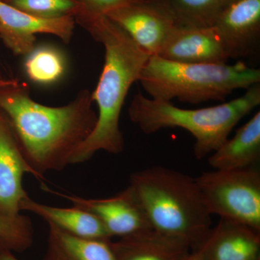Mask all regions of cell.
I'll return each mask as SVG.
<instances>
[{"label":"cell","mask_w":260,"mask_h":260,"mask_svg":"<svg viewBox=\"0 0 260 260\" xmlns=\"http://www.w3.org/2000/svg\"><path fill=\"white\" fill-rule=\"evenodd\" d=\"M169 17L174 25L211 27L232 0H149Z\"/></svg>","instance_id":"cell-18"},{"label":"cell","mask_w":260,"mask_h":260,"mask_svg":"<svg viewBox=\"0 0 260 260\" xmlns=\"http://www.w3.org/2000/svg\"><path fill=\"white\" fill-rule=\"evenodd\" d=\"M73 206L93 214L110 237H127L152 229L143 205L129 185L115 196L102 199H85L73 194L56 193Z\"/></svg>","instance_id":"cell-9"},{"label":"cell","mask_w":260,"mask_h":260,"mask_svg":"<svg viewBox=\"0 0 260 260\" xmlns=\"http://www.w3.org/2000/svg\"><path fill=\"white\" fill-rule=\"evenodd\" d=\"M106 15L150 56L158 55L175 25L172 19L149 0L129 3Z\"/></svg>","instance_id":"cell-11"},{"label":"cell","mask_w":260,"mask_h":260,"mask_svg":"<svg viewBox=\"0 0 260 260\" xmlns=\"http://www.w3.org/2000/svg\"><path fill=\"white\" fill-rule=\"evenodd\" d=\"M156 232L198 251L212 229V215L194 179L169 168L152 167L130 175L129 184Z\"/></svg>","instance_id":"cell-3"},{"label":"cell","mask_w":260,"mask_h":260,"mask_svg":"<svg viewBox=\"0 0 260 260\" xmlns=\"http://www.w3.org/2000/svg\"><path fill=\"white\" fill-rule=\"evenodd\" d=\"M194 253L201 260H260V232L220 218Z\"/></svg>","instance_id":"cell-13"},{"label":"cell","mask_w":260,"mask_h":260,"mask_svg":"<svg viewBox=\"0 0 260 260\" xmlns=\"http://www.w3.org/2000/svg\"><path fill=\"white\" fill-rule=\"evenodd\" d=\"M34 235L29 217L22 214L15 217L0 215V249L23 252L32 246Z\"/></svg>","instance_id":"cell-20"},{"label":"cell","mask_w":260,"mask_h":260,"mask_svg":"<svg viewBox=\"0 0 260 260\" xmlns=\"http://www.w3.org/2000/svg\"><path fill=\"white\" fill-rule=\"evenodd\" d=\"M92 93L84 89L69 104L52 107L30 95L26 83L0 79V111L9 119L25 159L39 179L49 172H60L77 149L90 136L98 115Z\"/></svg>","instance_id":"cell-1"},{"label":"cell","mask_w":260,"mask_h":260,"mask_svg":"<svg viewBox=\"0 0 260 260\" xmlns=\"http://www.w3.org/2000/svg\"><path fill=\"white\" fill-rule=\"evenodd\" d=\"M72 16L38 18L0 0V40L15 55H28L35 49L37 34H51L65 44L71 41L75 26Z\"/></svg>","instance_id":"cell-8"},{"label":"cell","mask_w":260,"mask_h":260,"mask_svg":"<svg viewBox=\"0 0 260 260\" xmlns=\"http://www.w3.org/2000/svg\"><path fill=\"white\" fill-rule=\"evenodd\" d=\"M138 81L151 99L198 104L223 102L238 89L260 83V70L243 61L234 64H187L151 56Z\"/></svg>","instance_id":"cell-5"},{"label":"cell","mask_w":260,"mask_h":260,"mask_svg":"<svg viewBox=\"0 0 260 260\" xmlns=\"http://www.w3.org/2000/svg\"><path fill=\"white\" fill-rule=\"evenodd\" d=\"M260 160V112L236 132L208 158L215 170H237L255 167Z\"/></svg>","instance_id":"cell-16"},{"label":"cell","mask_w":260,"mask_h":260,"mask_svg":"<svg viewBox=\"0 0 260 260\" xmlns=\"http://www.w3.org/2000/svg\"><path fill=\"white\" fill-rule=\"evenodd\" d=\"M74 18L75 23L104 46L105 58L96 88L92 93L99 109L96 124L73 154L70 165L88 161L102 150L111 154L124 150V135L119 124L121 109L130 88L139 80L151 56L107 15L80 12Z\"/></svg>","instance_id":"cell-2"},{"label":"cell","mask_w":260,"mask_h":260,"mask_svg":"<svg viewBox=\"0 0 260 260\" xmlns=\"http://www.w3.org/2000/svg\"><path fill=\"white\" fill-rule=\"evenodd\" d=\"M20 211H28L44 219L48 224L75 237L88 239L112 240L107 229L93 214L73 208H56L42 204L29 196L20 205Z\"/></svg>","instance_id":"cell-15"},{"label":"cell","mask_w":260,"mask_h":260,"mask_svg":"<svg viewBox=\"0 0 260 260\" xmlns=\"http://www.w3.org/2000/svg\"><path fill=\"white\" fill-rule=\"evenodd\" d=\"M10 6L38 18H74L81 6L74 0H3Z\"/></svg>","instance_id":"cell-21"},{"label":"cell","mask_w":260,"mask_h":260,"mask_svg":"<svg viewBox=\"0 0 260 260\" xmlns=\"http://www.w3.org/2000/svg\"><path fill=\"white\" fill-rule=\"evenodd\" d=\"M259 104L260 83L231 102L198 109H181L171 102L150 99L138 92L128 108V114L132 122L146 135L166 128L186 129L195 138L194 156L200 160L223 145L238 123Z\"/></svg>","instance_id":"cell-4"},{"label":"cell","mask_w":260,"mask_h":260,"mask_svg":"<svg viewBox=\"0 0 260 260\" xmlns=\"http://www.w3.org/2000/svg\"><path fill=\"white\" fill-rule=\"evenodd\" d=\"M25 174L39 179L25 159L9 119L0 111V215H20V203L28 196L23 186Z\"/></svg>","instance_id":"cell-10"},{"label":"cell","mask_w":260,"mask_h":260,"mask_svg":"<svg viewBox=\"0 0 260 260\" xmlns=\"http://www.w3.org/2000/svg\"><path fill=\"white\" fill-rule=\"evenodd\" d=\"M49 225L47 247L44 260H116L112 240L75 237Z\"/></svg>","instance_id":"cell-17"},{"label":"cell","mask_w":260,"mask_h":260,"mask_svg":"<svg viewBox=\"0 0 260 260\" xmlns=\"http://www.w3.org/2000/svg\"><path fill=\"white\" fill-rule=\"evenodd\" d=\"M213 27L229 59L245 62L259 59L260 0H232L215 19Z\"/></svg>","instance_id":"cell-7"},{"label":"cell","mask_w":260,"mask_h":260,"mask_svg":"<svg viewBox=\"0 0 260 260\" xmlns=\"http://www.w3.org/2000/svg\"><path fill=\"white\" fill-rule=\"evenodd\" d=\"M208 211L260 232V172L215 170L194 178Z\"/></svg>","instance_id":"cell-6"},{"label":"cell","mask_w":260,"mask_h":260,"mask_svg":"<svg viewBox=\"0 0 260 260\" xmlns=\"http://www.w3.org/2000/svg\"><path fill=\"white\" fill-rule=\"evenodd\" d=\"M25 70L28 78L35 83H53L64 74V58L53 47L34 49L25 61Z\"/></svg>","instance_id":"cell-19"},{"label":"cell","mask_w":260,"mask_h":260,"mask_svg":"<svg viewBox=\"0 0 260 260\" xmlns=\"http://www.w3.org/2000/svg\"><path fill=\"white\" fill-rule=\"evenodd\" d=\"M84 13L92 15H106L109 12L139 0H74Z\"/></svg>","instance_id":"cell-22"},{"label":"cell","mask_w":260,"mask_h":260,"mask_svg":"<svg viewBox=\"0 0 260 260\" xmlns=\"http://www.w3.org/2000/svg\"><path fill=\"white\" fill-rule=\"evenodd\" d=\"M111 246L116 260H186L191 254L184 241L153 229L111 241Z\"/></svg>","instance_id":"cell-14"},{"label":"cell","mask_w":260,"mask_h":260,"mask_svg":"<svg viewBox=\"0 0 260 260\" xmlns=\"http://www.w3.org/2000/svg\"><path fill=\"white\" fill-rule=\"evenodd\" d=\"M0 260H19L11 251L0 249Z\"/></svg>","instance_id":"cell-23"},{"label":"cell","mask_w":260,"mask_h":260,"mask_svg":"<svg viewBox=\"0 0 260 260\" xmlns=\"http://www.w3.org/2000/svg\"><path fill=\"white\" fill-rule=\"evenodd\" d=\"M157 56L187 64H226L229 60L223 43L213 26L174 25Z\"/></svg>","instance_id":"cell-12"},{"label":"cell","mask_w":260,"mask_h":260,"mask_svg":"<svg viewBox=\"0 0 260 260\" xmlns=\"http://www.w3.org/2000/svg\"><path fill=\"white\" fill-rule=\"evenodd\" d=\"M186 260H201L199 256H198V254L194 252H191L190 256L188 257V259Z\"/></svg>","instance_id":"cell-24"}]
</instances>
